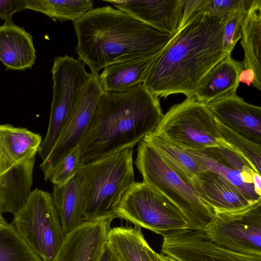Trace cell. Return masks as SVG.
Wrapping results in <instances>:
<instances>
[{
  "mask_svg": "<svg viewBox=\"0 0 261 261\" xmlns=\"http://www.w3.org/2000/svg\"><path fill=\"white\" fill-rule=\"evenodd\" d=\"M226 20L195 13L180 22L169 42L153 60L143 84L145 88L158 97L177 93L194 97L203 79L228 54L223 45Z\"/></svg>",
  "mask_w": 261,
  "mask_h": 261,
  "instance_id": "1",
  "label": "cell"
},
{
  "mask_svg": "<svg viewBox=\"0 0 261 261\" xmlns=\"http://www.w3.org/2000/svg\"><path fill=\"white\" fill-rule=\"evenodd\" d=\"M73 24L78 59L91 73L116 63L155 55L172 37L110 6L93 8Z\"/></svg>",
  "mask_w": 261,
  "mask_h": 261,
  "instance_id": "2",
  "label": "cell"
},
{
  "mask_svg": "<svg viewBox=\"0 0 261 261\" xmlns=\"http://www.w3.org/2000/svg\"><path fill=\"white\" fill-rule=\"evenodd\" d=\"M164 114L159 97L143 84L124 93H102L78 146L81 165L134 147L154 132Z\"/></svg>",
  "mask_w": 261,
  "mask_h": 261,
  "instance_id": "3",
  "label": "cell"
},
{
  "mask_svg": "<svg viewBox=\"0 0 261 261\" xmlns=\"http://www.w3.org/2000/svg\"><path fill=\"white\" fill-rule=\"evenodd\" d=\"M134 147L82 165L77 174L83 187V221L116 218L122 199L136 182Z\"/></svg>",
  "mask_w": 261,
  "mask_h": 261,
  "instance_id": "4",
  "label": "cell"
},
{
  "mask_svg": "<svg viewBox=\"0 0 261 261\" xmlns=\"http://www.w3.org/2000/svg\"><path fill=\"white\" fill-rule=\"evenodd\" d=\"M135 164L143 181L179 212L190 229L204 230L215 215L213 207L194 186L168 167L156 150L143 140L139 142Z\"/></svg>",
  "mask_w": 261,
  "mask_h": 261,
  "instance_id": "5",
  "label": "cell"
},
{
  "mask_svg": "<svg viewBox=\"0 0 261 261\" xmlns=\"http://www.w3.org/2000/svg\"><path fill=\"white\" fill-rule=\"evenodd\" d=\"M153 132L182 149L229 146L207 105L194 97L173 105Z\"/></svg>",
  "mask_w": 261,
  "mask_h": 261,
  "instance_id": "6",
  "label": "cell"
},
{
  "mask_svg": "<svg viewBox=\"0 0 261 261\" xmlns=\"http://www.w3.org/2000/svg\"><path fill=\"white\" fill-rule=\"evenodd\" d=\"M11 223L42 261H53L65 234L51 194L38 189L32 191Z\"/></svg>",
  "mask_w": 261,
  "mask_h": 261,
  "instance_id": "7",
  "label": "cell"
},
{
  "mask_svg": "<svg viewBox=\"0 0 261 261\" xmlns=\"http://www.w3.org/2000/svg\"><path fill=\"white\" fill-rule=\"evenodd\" d=\"M51 72L53 85L49 123L38 152L42 162L48 158L60 137L90 75L84 63L67 55L54 59Z\"/></svg>",
  "mask_w": 261,
  "mask_h": 261,
  "instance_id": "8",
  "label": "cell"
},
{
  "mask_svg": "<svg viewBox=\"0 0 261 261\" xmlns=\"http://www.w3.org/2000/svg\"><path fill=\"white\" fill-rule=\"evenodd\" d=\"M116 217L162 236L189 228L179 212L143 181L135 182L130 187L117 208Z\"/></svg>",
  "mask_w": 261,
  "mask_h": 261,
  "instance_id": "9",
  "label": "cell"
},
{
  "mask_svg": "<svg viewBox=\"0 0 261 261\" xmlns=\"http://www.w3.org/2000/svg\"><path fill=\"white\" fill-rule=\"evenodd\" d=\"M203 231L208 239L227 250L261 255V200L241 209L215 212Z\"/></svg>",
  "mask_w": 261,
  "mask_h": 261,
  "instance_id": "10",
  "label": "cell"
},
{
  "mask_svg": "<svg viewBox=\"0 0 261 261\" xmlns=\"http://www.w3.org/2000/svg\"><path fill=\"white\" fill-rule=\"evenodd\" d=\"M103 90L97 73H90L85 82L70 118L48 158L40 164L44 179L71 150L79 146L92 121Z\"/></svg>",
  "mask_w": 261,
  "mask_h": 261,
  "instance_id": "11",
  "label": "cell"
},
{
  "mask_svg": "<svg viewBox=\"0 0 261 261\" xmlns=\"http://www.w3.org/2000/svg\"><path fill=\"white\" fill-rule=\"evenodd\" d=\"M162 236L161 253L176 261H261V255L237 253L219 246L203 230H176Z\"/></svg>",
  "mask_w": 261,
  "mask_h": 261,
  "instance_id": "12",
  "label": "cell"
},
{
  "mask_svg": "<svg viewBox=\"0 0 261 261\" xmlns=\"http://www.w3.org/2000/svg\"><path fill=\"white\" fill-rule=\"evenodd\" d=\"M117 9L163 33L173 36L181 21L184 0H107Z\"/></svg>",
  "mask_w": 261,
  "mask_h": 261,
  "instance_id": "13",
  "label": "cell"
},
{
  "mask_svg": "<svg viewBox=\"0 0 261 261\" xmlns=\"http://www.w3.org/2000/svg\"><path fill=\"white\" fill-rule=\"evenodd\" d=\"M216 119L230 130L261 145V108L237 94L208 103Z\"/></svg>",
  "mask_w": 261,
  "mask_h": 261,
  "instance_id": "14",
  "label": "cell"
},
{
  "mask_svg": "<svg viewBox=\"0 0 261 261\" xmlns=\"http://www.w3.org/2000/svg\"><path fill=\"white\" fill-rule=\"evenodd\" d=\"M113 218L83 221L65 234L53 261H89L93 251L107 241Z\"/></svg>",
  "mask_w": 261,
  "mask_h": 261,
  "instance_id": "15",
  "label": "cell"
},
{
  "mask_svg": "<svg viewBox=\"0 0 261 261\" xmlns=\"http://www.w3.org/2000/svg\"><path fill=\"white\" fill-rule=\"evenodd\" d=\"M243 69L242 62L233 59L231 54H227L203 79L194 97L207 105L237 94L239 74Z\"/></svg>",
  "mask_w": 261,
  "mask_h": 261,
  "instance_id": "16",
  "label": "cell"
},
{
  "mask_svg": "<svg viewBox=\"0 0 261 261\" xmlns=\"http://www.w3.org/2000/svg\"><path fill=\"white\" fill-rule=\"evenodd\" d=\"M36 59L31 34L13 21L0 26V61L7 69L31 68Z\"/></svg>",
  "mask_w": 261,
  "mask_h": 261,
  "instance_id": "17",
  "label": "cell"
},
{
  "mask_svg": "<svg viewBox=\"0 0 261 261\" xmlns=\"http://www.w3.org/2000/svg\"><path fill=\"white\" fill-rule=\"evenodd\" d=\"M41 142L39 134L27 128L0 124V175L20 162L35 158Z\"/></svg>",
  "mask_w": 261,
  "mask_h": 261,
  "instance_id": "18",
  "label": "cell"
},
{
  "mask_svg": "<svg viewBox=\"0 0 261 261\" xmlns=\"http://www.w3.org/2000/svg\"><path fill=\"white\" fill-rule=\"evenodd\" d=\"M35 158L20 162L0 175V213L17 214L28 200Z\"/></svg>",
  "mask_w": 261,
  "mask_h": 261,
  "instance_id": "19",
  "label": "cell"
},
{
  "mask_svg": "<svg viewBox=\"0 0 261 261\" xmlns=\"http://www.w3.org/2000/svg\"><path fill=\"white\" fill-rule=\"evenodd\" d=\"M195 188L215 212L237 210L255 202L224 177L213 172L202 173L200 182Z\"/></svg>",
  "mask_w": 261,
  "mask_h": 261,
  "instance_id": "20",
  "label": "cell"
},
{
  "mask_svg": "<svg viewBox=\"0 0 261 261\" xmlns=\"http://www.w3.org/2000/svg\"><path fill=\"white\" fill-rule=\"evenodd\" d=\"M156 55L118 62L105 67L99 74L103 91L124 93L143 84L148 69Z\"/></svg>",
  "mask_w": 261,
  "mask_h": 261,
  "instance_id": "21",
  "label": "cell"
},
{
  "mask_svg": "<svg viewBox=\"0 0 261 261\" xmlns=\"http://www.w3.org/2000/svg\"><path fill=\"white\" fill-rule=\"evenodd\" d=\"M51 196L66 234L83 222L84 194L77 174L64 185L55 186Z\"/></svg>",
  "mask_w": 261,
  "mask_h": 261,
  "instance_id": "22",
  "label": "cell"
},
{
  "mask_svg": "<svg viewBox=\"0 0 261 261\" xmlns=\"http://www.w3.org/2000/svg\"><path fill=\"white\" fill-rule=\"evenodd\" d=\"M261 0H253L242 26L241 44L244 50V69L255 74L253 85L261 90Z\"/></svg>",
  "mask_w": 261,
  "mask_h": 261,
  "instance_id": "23",
  "label": "cell"
},
{
  "mask_svg": "<svg viewBox=\"0 0 261 261\" xmlns=\"http://www.w3.org/2000/svg\"><path fill=\"white\" fill-rule=\"evenodd\" d=\"M107 242L122 261H158L157 253L146 241L140 227L111 228Z\"/></svg>",
  "mask_w": 261,
  "mask_h": 261,
  "instance_id": "24",
  "label": "cell"
},
{
  "mask_svg": "<svg viewBox=\"0 0 261 261\" xmlns=\"http://www.w3.org/2000/svg\"><path fill=\"white\" fill-rule=\"evenodd\" d=\"M143 140L150 145L164 162L185 181L195 187L200 182L204 171L200 166L183 149L152 132Z\"/></svg>",
  "mask_w": 261,
  "mask_h": 261,
  "instance_id": "25",
  "label": "cell"
},
{
  "mask_svg": "<svg viewBox=\"0 0 261 261\" xmlns=\"http://www.w3.org/2000/svg\"><path fill=\"white\" fill-rule=\"evenodd\" d=\"M25 9L41 12L61 22L76 20L93 9L91 0H23Z\"/></svg>",
  "mask_w": 261,
  "mask_h": 261,
  "instance_id": "26",
  "label": "cell"
},
{
  "mask_svg": "<svg viewBox=\"0 0 261 261\" xmlns=\"http://www.w3.org/2000/svg\"><path fill=\"white\" fill-rule=\"evenodd\" d=\"M183 150L196 161L204 172H213L221 175L253 201L261 200L252 182L241 172L221 163L203 150Z\"/></svg>",
  "mask_w": 261,
  "mask_h": 261,
  "instance_id": "27",
  "label": "cell"
},
{
  "mask_svg": "<svg viewBox=\"0 0 261 261\" xmlns=\"http://www.w3.org/2000/svg\"><path fill=\"white\" fill-rule=\"evenodd\" d=\"M0 261L42 260L8 223L0 227Z\"/></svg>",
  "mask_w": 261,
  "mask_h": 261,
  "instance_id": "28",
  "label": "cell"
},
{
  "mask_svg": "<svg viewBox=\"0 0 261 261\" xmlns=\"http://www.w3.org/2000/svg\"><path fill=\"white\" fill-rule=\"evenodd\" d=\"M229 168L246 176L252 183L254 177L259 174L246 157L229 146H216L202 149Z\"/></svg>",
  "mask_w": 261,
  "mask_h": 261,
  "instance_id": "29",
  "label": "cell"
},
{
  "mask_svg": "<svg viewBox=\"0 0 261 261\" xmlns=\"http://www.w3.org/2000/svg\"><path fill=\"white\" fill-rule=\"evenodd\" d=\"M217 121L224 140L230 147L246 157L260 173L261 145L248 140Z\"/></svg>",
  "mask_w": 261,
  "mask_h": 261,
  "instance_id": "30",
  "label": "cell"
},
{
  "mask_svg": "<svg viewBox=\"0 0 261 261\" xmlns=\"http://www.w3.org/2000/svg\"><path fill=\"white\" fill-rule=\"evenodd\" d=\"M253 0H199L195 13H207L227 19L236 11L250 7Z\"/></svg>",
  "mask_w": 261,
  "mask_h": 261,
  "instance_id": "31",
  "label": "cell"
},
{
  "mask_svg": "<svg viewBox=\"0 0 261 261\" xmlns=\"http://www.w3.org/2000/svg\"><path fill=\"white\" fill-rule=\"evenodd\" d=\"M81 166L80 151L77 146L57 164L49 180L55 186L64 185L75 175Z\"/></svg>",
  "mask_w": 261,
  "mask_h": 261,
  "instance_id": "32",
  "label": "cell"
},
{
  "mask_svg": "<svg viewBox=\"0 0 261 261\" xmlns=\"http://www.w3.org/2000/svg\"><path fill=\"white\" fill-rule=\"evenodd\" d=\"M249 8L239 10L226 19L223 37V49L226 54H231L237 43L241 38L243 23Z\"/></svg>",
  "mask_w": 261,
  "mask_h": 261,
  "instance_id": "33",
  "label": "cell"
},
{
  "mask_svg": "<svg viewBox=\"0 0 261 261\" xmlns=\"http://www.w3.org/2000/svg\"><path fill=\"white\" fill-rule=\"evenodd\" d=\"M25 9L23 0H0V18L5 22L13 21V14Z\"/></svg>",
  "mask_w": 261,
  "mask_h": 261,
  "instance_id": "34",
  "label": "cell"
},
{
  "mask_svg": "<svg viewBox=\"0 0 261 261\" xmlns=\"http://www.w3.org/2000/svg\"><path fill=\"white\" fill-rule=\"evenodd\" d=\"M89 261H122L107 241L92 253Z\"/></svg>",
  "mask_w": 261,
  "mask_h": 261,
  "instance_id": "35",
  "label": "cell"
},
{
  "mask_svg": "<svg viewBox=\"0 0 261 261\" xmlns=\"http://www.w3.org/2000/svg\"><path fill=\"white\" fill-rule=\"evenodd\" d=\"M255 79V74L251 69H244L240 73L239 81L240 83H244L247 86H250L253 84Z\"/></svg>",
  "mask_w": 261,
  "mask_h": 261,
  "instance_id": "36",
  "label": "cell"
},
{
  "mask_svg": "<svg viewBox=\"0 0 261 261\" xmlns=\"http://www.w3.org/2000/svg\"><path fill=\"white\" fill-rule=\"evenodd\" d=\"M157 258L158 261H170L168 256L161 253L159 254L157 253Z\"/></svg>",
  "mask_w": 261,
  "mask_h": 261,
  "instance_id": "37",
  "label": "cell"
},
{
  "mask_svg": "<svg viewBox=\"0 0 261 261\" xmlns=\"http://www.w3.org/2000/svg\"><path fill=\"white\" fill-rule=\"evenodd\" d=\"M8 223L7 220L3 217L2 214L0 213V227L5 225Z\"/></svg>",
  "mask_w": 261,
  "mask_h": 261,
  "instance_id": "38",
  "label": "cell"
},
{
  "mask_svg": "<svg viewBox=\"0 0 261 261\" xmlns=\"http://www.w3.org/2000/svg\"><path fill=\"white\" fill-rule=\"evenodd\" d=\"M168 258H169V259L170 261H176V260H174V259H172V258H171V257H168Z\"/></svg>",
  "mask_w": 261,
  "mask_h": 261,
  "instance_id": "39",
  "label": "cell"
}]
</instances>
